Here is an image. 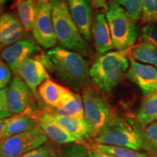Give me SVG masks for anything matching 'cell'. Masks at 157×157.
<instances>
[{
	"label": "cell",
	"instance_id": "obj_1",
	"mask_svg": "<svg viewBox=\"0 0 157 157\" xmlns=\"http://www.w3.org/2000/svg\"><path fill=\"white\" fill-rule=\"evenodd\" d=\"M47 53L53 66L52 73L69 89L78 92L87 85L90 80V63L83 56L60 46Z\"/></svg>",
	"mask_w": 157,
	"mask_h": 157
},
{
	"label": "cell",
	"instance_id": "obj_2",
	"mask_svg": "<svg viewBox=\"0 0 157 157\" xmlns=\"http://www.w3.org/2000/svg\"><path fill=\"white\" fill-rule=\"evenodd\" d=\"M52 17L56 36L60 48L83 56H93V52L71 16L66 0H51Z\"/></svg>",
	"mask_w": 157,
	"mask_h": 157
},
{
	"label": "cell",
	"instance_id": "obj_3",
	"mask_svg": "<svg viewBox=\"0 0 157 157\" xmlns=\"http://www.w3.org/2000/svg\"><path fill=\"white\" fill-rule=\"evenodd\" d=\"M126 50L110 51L100 56L90 68V78L101 93H109L117 87L129 67Z\"/></svg>",
	"mask_w": 157,
	"mask_h": 157
},
{
	"label": "cell",
	"instance_id": "obj_4",
	"mask_svg": "<svg viewBox=\"0 0 157 157\" xmlns=\"http://www.w3.org/2000/svg\"><path fill=\"white\" fill-rule=\"evenodd\" d=\"M105 17L111 31L114 49L126 50L135 46L138 39L137 22L127 15L115 0H111L108 3Z\"/></svg>",
	"mask_w": 157,
	"mask_h": 157
},
{
	"label": "cell",
	"instance_id": "obj_5",
	"mask_svg": "<svg viewBox=\"0 0 157 157\" xmlns=\"http://www.w3.org/2000/svg\"><path fill=\"white\" fill-rule=\"evenodd\" d=\"M93 140L97 144L124 147L140 151L143 150L140 129L116 114Z\"/></svg>",
	"mask_w": 157,
	"mask_h": 157
},
{
	"label": "cell",
	"instance_id": "obj_6",
	"mask_svg": "<svg viewBox=\"0 0 157 157\" xmlns=\"http://www.w3.org/2000/svg\"><path fill=\"white\" fill-rule=\"evenodd\" d=\"M84 117L94 139L114 114L103 94L96 87L87 84L82 90Z\"/></svg>",
	"mask_w": 157,
	"mask_h": 157
},
{
	"label": "cell",
	"instance_id": "obj_7",
	"mask_svg": "<svg viewBox=\"0 0 157 157\" xmlns=\"http://www.w3.org/2000/svg\"><path fill=\"white\" fill-rule=\"evenodd\" d=\"M48 142V138L37 126L31 130L5 137L0 143V157H20Z\"/></svg>",
	"mask_w": 157,
	"mask_h": 157
},
{
	"label": "cell",
	"instance_id": "obj_8",
	"mask_svg": "<svg viewBox=\"0 0 157 157\" xmlns=\"http://www.w3.org/2000/svg\"><path fill=\"white\" fill-rule=\"evenodd\" d=\"M31 32L34 40L43 48H53L58 43L52 22L51 1H37L36 16Z\"/></svg>",
	"mask_w": 157,
	"mask_h": 157
},
{
	"label": "cell",
	"instance_id": "obj_9",
	"mask_svg": "<svg viewBox=\"0 0 157 157\" xmlns=\"http://www.w3.org/2000/svg\"><path fill=\"white\" fill-rule=\"evenodd\" d=\"M42 52L40 47L36 41L31 39H20L16 42L4 48L0 58L9 66L13 73L26 59L31 56H36Z\"/></svg>",
	"mask_w": 157,
	"mask_h": 157
},
{
	"label": "cell",
	"instance_id": "obj_10",
	"mask_svg": "<svg viewBox=\"0 0 157 157\" xmlns=\"http://www.w3.org/2000/svg\"><path fill=\"white\" fill-rule=\"evenodd\" d=\"M7 101L12 114L16 115L23 112L29 108L34 109V94L25 82L15 76L7 87Z\"/></svg>",
	"mask_w": 157,
	"mask_h": 157
},
{
	"label": "cell",
	"instance_id": "obj_11",
	"mask_svg": "<svg viewBox=\"0 0 157 157\" xmlns=\"http://www.w3.org/2000/svg\"><path fill=\"white\" fill-rule=\"evenodd\" d=\"M126 77L138 86L145 95L156 93L157 69L154 66L137 63L131 58Z\"/></svg>",
	"mask_w": 157,
	"mask_h": 157
},
{
	"label": "cell",
	"instance_id": "obj_12",
	"mask_svg": "<svg viewBox=\"0 0 157 157\" xmlns=\"http://www.w3.org/2000/svg\"><path fill=\"white\" fill-rule=\"evenodd\" d=\"M71 16L79 32L87 41L92 39L93 23V4L91 0H66Z\"/></svg>",
	"mask_w": 157,
	"mask_h": 157
},
{
	"label": "cell",
	"instance_id": "obj_13",
	"mask_svg": "<svg viewBox=\"0 0 157 157\" xmlns=\"http://www.w3.org/2000/svg\"><path fill=\"white\" fill-rule=\"evenodd\" d=\"M68 87L48 78L37 89V95L49 108L59 109L69 101L73 96Z\"/></svg>",
	"mask_w": 157,
	"mask_h": 157
},
{
	"label": "cell",
	"instance_id": "obj_14",
	"mask_svg": "<svg viewBox=\"0 0 157 157\" xmlns=\"http://www.w3.org/2000/svg\"><path fill=\"white\" fill-rule=\"evenodd\" d=\"M15 76L21 77L34 94L36 98L37 89L44 81L50 78L48 71L36 58L26 59L17 68Z\"/></svg>",
	"mask_w": 157,
	"mask_h": 157
},
{
	"label": "cell",
	"instance_id": "obj_15",
	"mask_svg": "<svg viewBox=\"0 0 157 157\" xmlns=\"http://www.w3.org/2000/svg\"><path fill=\"white\" fill-rule=\"evenodd\" d=\"M38 126L48 138L55 144H71L80 143L75 137L66 132L56 120L46 109L38 111Z\"/></svg>",
	"mask_w": 157,
	"mask_h": 157
},
{
	"label": "cell",
	"instance_id": "obj_16",
	"mask_svg": "<svg viewBox=\"0 0 157 157\" xmlns=\"http://www.w3.org/2000/svg\"><path fill=\"white\" fill-rule=\"evenodd\" d=\"M92 37L98 56L107 53L114 49L105 13L98 11L92 26Z\"/></svg>",
	"mask_w": 157,
	"mask_h": 157
},
{
	"label": "cell",
	"instance_id": "obj_17",
	"mask_svg": "<svg viewBox=\"0 0 157 157\" xmlns=\"http://www.w3.org/2000/svg\"><path fill=\"white\" fill-rule=\"evenodd\" d=\"M24 31L18 17L13 13L0 14V49L3 50L20 40Z\"/></svg>",
	"mask_w": 157,
	"mask_h": 157
},
{
	"label": "cell",
	"instance_id": "obj_18",
	"mask_svg": "<svg viewBox=\"0 0 157 157\" xmlns=\"http://www.w3.org/2000/svg\"><path fill=\"white\" fill-rule=\"evenodd\" d=\"M46 109L50 113L57 123L80 143H86L87 140L92 139L90 129L85 120H80L76 118L59 114L49 107Z\"/></svg>",
	"mask_w": 157,
	"mask_h": 157
},
{
	"label": "cell",
	"instance_id": "obj_19",
	"mask_svg": "<svg viewBox=\"0 0 157 157\" xmlns=\"http://www.w3.org/2000/svg\"><path fill=\"white\" fill-rule=\"evenodd\" d=\"M38 111L29 108L19 114L8 118L6 126L5 138L11 135L22 133L38 126Z\"/></svg>",
	"mask_w": 157,
	"mask_h": 157
},
{
	"label": "cell",
	"instance_id": "obj_20",
	"mask_svg": "<svg viewBox=\"0 0 157 157\" xmlns=\"http://www.w3.org/2000/svg\"><path fill=\"white\" fill-rule=\"evenodd\" d=\"M137 121L141 128L157 121V93L146 95L137 115Z\"/></svg>",
	"mask_w": 157,
	"mask_h": 157
},
{
	"label": "cell",
	"instance_id": "obj_21",
	"mask_svg": "<svg viewBox=\"0 0 157 157\" xmlns=\"http://www.w3.org/2000/svg\"><path fill=\"white\" fill-rule=\"evenodd\" d=\"M38 1V0H37ZM36 0H16L15 8L17 17L25 31H32L36 11Z\"/></svg>",
	"mask_w": 157,
	"mask_h": 157
},
{
	"label": "cell",
	"instance_id": "obj_22",
	"mask_svg": "<svg viewBox=\"0 0 157 157\" xmlns=\"http://www.w3.org/2000/svg\"><path fill=\"white\" fill-rule=\"evenodd\" d=\"M133 60L154 66L157 69V48L150 43L141 41L129 49Z\"/></svg>",
	"mask_w": 157,
	"mask_h": 157
},
{
	"label": "cell",
	"instance_id": "obj_23",
	"mask_svg": "<svg viewBox=\"0 0 157 157\" xmlns=\"http://www.w3.org/2000/svg\"><path fill=\"white\" fill-rule=\"evenodd\" d=\"M52 109L59 114L85 120L83 100L82 96L76 93H74L72 98L60 109Z\"/></svg>",
	"mask_w": 157,
	"mask_h": 157
},
{
	"label": "cell",
	"instance_id": "obj_24",
	"mask_svg": "<svg viewBox=\"0 0 157 157\" xmlns=\"http://www.w3.org/2000/svg\"><path fill=\"white\" fill-rule=\"evenodd\" d=\"M142 149L151 157H157V121L140 129Z\"/></svg>",
	"mask_w": 157,
	"mask_h": 157
},
{
	"label": "cell",
	"instance_id": "obj_25",
	"mask_svg": "<svg viewBox=\"0 0 157 157\" xmlns=\"http://www.w3.org/2000/svg\"><path fill=\"white\" fill-rule=\"evenodd\" d=\"M97 146L103 151L108 153L117 157H151L146 152H141L140 151H136L134 149L124 147H118L106 145L97 144Z\"/></svg>",
	"mask_w": 157,
	"mask_h": 157
},
{
	"label": "cell",
	"instance_id": "obj_26",
	"mask_svg": "<svg viewBox=\"0 0 157 157\" xmlns=\"http://www.w3.org/2000/svg\"><path fill=\"white\" fill-rule=\"evenodd\" d=\"M133 21H137L142 17L143 0H115Z\"/></svg>",
	"mask_w": 157,
	"mask_h": 157
},
{
	"label": "cell",
	"instance_id": "obj_27",
	"mask_svg": "<svg viewBox=\"0 0 157 157\" xmlns=\"http://www.w3.org/2000/svg\"><path fill=\"white\" fill-rule=\"evenodd\" d=\"M60 151L56 144L51 142L44 143L38 148L25 153L20 157H53L60 155Z\"/></svg>",
	"mask_w": 157,
	"mask_h": 157
},
{
	"label": "cell",
	"instance_id": "obj_28",
	"mask_svg": "<svg viewBox=\"0 0 157 157\" xmlns=\"http://www.w3.org/2000/svg\"><path fill=\"white\" fill-rule=\"evenodd\" d=\"M89 152V146L86 143H74L65 146L59 157H88Z\"/></svg>",
	"mask_w": 157,
	"mask_h": 157
},
{
	"label": "cell",
	"instance_id": "obj_29",
	"mask_svg": "<svg viewBox=\"0 0 157 157\" xmlns=\"http://www.w3.org/2000/svg\"><path fill=\"white\" fill-rule=\"evenodd\" d=\"M143 22L157 24V0H143Z\"/></svg>",
	"mask_w": 157,
	"mask_h": 157
},
{
	"label": "cell",
	"instance_id": "obj_30",
	"mask_svg": "<svg viewBox=\"0 0 157 157\" xmlns=\"http://www.w3.org/2000/svg\"><path fill=\"white\" fill-rule=\"evenodd\" d=\"M140 36L141 41L150 43L157 48V24L145 25L141 29Z\"/></svg>",
	"mask_w": 157,
	"mask_h": 157
},
{
	"label": "cell",
	"instance_id": "obj_31",
	"mask_svg": "<svg viewBox=\"0 0 157 157\" xmlns=\"http://www.w3.org/2000/svg\"><path fill=\"white\" fill-rule=\"evenodd\" d=\"M12 70L9 66L0 58V90L7 88L11 82Z\"/></svg>",
	"mask_w": 157,
	"mask_h": 157
},
{
	"label": "cell",
	"instance_id": "obj_32",
	"mask_svg": "<svg viewBox=\"0 0 157 157\" xmlns=\"http://www.w3.org/2000/svg\"><path fill=\"white\" fill-rule=\"evenodd\" d=\"M7 90V87L0 90V119H7L13 117L9 109Z\"/></svg>",
	"mask_w": 157,
	"mask_h": 157
},
{
	"label": "cell",
	"instance_id": "obj_33",
	"mask_svg": "<svg viewBox=\"0 0 157 157\" xmlns=\"http://www.w3.org/2000/svg\"><path fill=\"white\" fill-rule=\"evenodd\" d=\"M90 151L93 154L95 157H117L113 155H111L108 153L103 151L101 148H99L97 146L95 143H92L89 146Z\"/></svg>",
	"mask_w": 157,
	"mask_h": 157
},
{
	"label": "cell",
	"instance_id": "obj_34",
	"mask_svg": "<svg viewBox=\"0 0 157 157\" xmlns=\"http://www.w3.org/2000/svg\"><path fill=\"white\" fill-rule=\"evenodd\" d=\"M91 2L95 8L106 12L108 10L107 0H91Z\"/></svg>",
	"mask_w": 157,
	"mask_h": 157
},
{
	"label": "cell",
	"instance_id": "obj_35",
	"mask_svg": "<svg viewBox=\"0 0 157 157\" xmlns=\"http://www.w3.org/2000/svg\"><path fill=\"white\" fill-rule=\"evenodd\" d=\"M7 119H8V118L7 119H0V143H1V141L3 139H5V133L6 126H7Z\"/></svg>",
	"mask_w": 157,
	"mask_h": 157
},
{
	"label": "cell",
	"instance_id": "obj_36",
	"mask_svg": "<svg viewBox=\"0 0 157 157\" xmlns=\"http://www.w3.org/2000/svg\"><path fill=\"white\" fill-rule=\"evenodd\" d=\"M7 0H0V7L3 6L7 2Z\"/></svg>",
	"mask_w": 157,
	"mask_h": 157
},
{
	"label": "cell",
	"instance_id": "obj_37",
	"mask_svg": "<svg viewBox=\"0 0 157 157\" xmlns=\"http://www.w3.org/2000/svg\"><path fill=\"white\" fill-rule=\"evenodd\" d=\"M89 150H90V149H89ZM88 157H95V156H94V155L93 154H92V153L91 152H89V156H88Z\"/></svg>",
	"mask_w": 157,
	"mask_h": 157
},
{
	"label": "cell",
	"instance_id": "obj_38",
	"mask_svg": "<svg viewBox=\"0 0 157 157\" xmlns=\"http://www.w3.org/2000/svg\"><path fill=\"white\" fill-rule=\"evenodd\" d=\"M59 156H60V155H59ZM59 156H53V157H59Z\"/></svg>",
	"mask_w": 157,
	"mask_h": 157
},
{
	"label": "cell",
	"instance_id": "obj_39",
	"mask_svg": "<svg viewBox=\"0 0 157 157\" xmlns=\"http://www.w3.org/2000/svg\"><path fill=\"white\" fill-rule=\"evenodd\" d=\"M156 93H157V88H156Z\"/></svg>",
	"mask_w": 157,
	"mask_h": 157
},
{
	"label": "cell",
	"instance_id": "obj_40",
	"mask_svg": "<svg viewBox=\"0 0 157 157\" xmlns=\"http://www.w3.org/2000/svg\"><path fill=\"white\" fill-rule=\"evenodd\" d=\"M48 1H50V0H48ZM50 1H51V0H50Z\"/></svg>",
	"mask_w": 157,
	"mask_h": 157
}]
</instances>
